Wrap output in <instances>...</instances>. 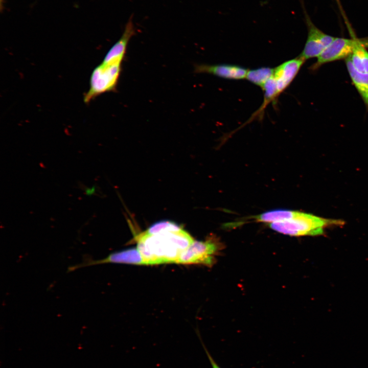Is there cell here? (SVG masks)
<instances>
[{
  "label": "cell",
  "mask_w": 368,
  "mask_h": 368,
  "mask_svg": "<svg viewBox=\"0 0 368 368\" xmlns=\"http://www.w3.org/2000/svg\"><path fill=\"white\" fill-rule=\"evenodd\" d=\"M136 248L146 265L176 263L180 254L194 241L183 228L179 231L149 235L145 232L134 237Z\"/></svg>",
  "instance_id": "1"
},
{
  "label": "cell",
  "mask_w": 368,
  "mask_h": 368,
  "mask_svg": "<svg viewBox=\"0 0 368 368\" xmlns=\"http://www.w3.org/2000/svg\"><path fill=\"white\" fill-rule=\"evenodd\" d=\"M130 39L128 34H122L107 52L101 63L93 70L90 76L89 88L84 95L85 103H89L100 95L116 89L122 64Z\"/></svg>",
  "instance_id": "2"
},
{
  "label": "cell",
  "mask_w": 368,
  "mask_h": 368,
  "mask_svg": "<svg viewBox=\"0 0 368 368\" xmlns=\"http://www.w3.org/2000/svg\"><path fill=\"white\" fill-rule=\"evenodd\" d=\"M339 220L326 219L315 215L298 212L292 218L268 224L272 230L286 235L298 237L318 236L324 233L329 225L343 224Z\"/></svg>",
  "instance_id": "3"
},
{
  "label": "cell",
  "mask_w": 368,
  "mask_h": 368,
  "mask_svg": "<svg viewBox=\"0 0 368 368\" xmlns=\"http://www.w3.org/2000/svg\"><path fill=\"white\" fill-rule=\"evenodd\" d=\"M219 244L215 237H209L205 241H195L180 255L177 264H199L212 266L219 249Z\"/></svg>",
  "instance_id": "4"
},
{
  "label": "cell",
  "mask_w": 368,
  "mask_h": 368,
  "mask_svg": "<svg viewBox=\"0 0 368 368\" xmlns=\"http://www.w3.org/2000/svg\"><path fill=\"white\" fill-rule=\"evenodd\" d=\"M307 27V38L303 51L299 56L307 60L318 57L331 44L335 37L323 32L312 22L309 17L303 0H300Z\"/></svg>",
  "instance_id": "5"
},
{
  "label": "cell",
  "mask_w": 368,
  "mask_h": 368,
  "mask_svg": "<svg viewBox=\"0 0 368 368\" xmlns=\"http://www.w3.org/2000/svg\"><path fill=\"white\" fill-rule=\"evenodd\" d=\"M364 40L352 36L351 38L335 37L327 48L317 57L316 61L310 67V70L315 71L322 65L345 59L352 54L354 48Z\"/></svg>",
  "instance_id": "6"
},
{
  "label": "cell",
  "mask_w": 368,
  "mask_h": 368,
  "mask_svg": "<svg viewBox=\"0 0 368 368\" xmlns=\"http://www.w3.org/2000/svg\"><path fill=\"white\" fill-rule=\"evenodd\" d=\"M107 263L146 265L145 261L138 249L133 248L111 253L102 259L93 260L89 258H85L81 263L69 266L67 272H71L85 267Z\"/></svg>",
  "instance_id": "7"
},
{
  "label": "cell",
  "mask_w": 368,
  "mask_h": 368,
  "mask_svg": "<svg viewBox=\"0 0 368 368\" xmlns=\"http://www.w3.org/2000/svg\"><path fill=\"white\" fill-rule=\"evenodd\" d=\"M305 61L298 56L288 60L274 68L273 75L281 94L291 83Z\"/></svg>",
  "instance_id": "8"
},
{
  "label": "cell",
  "mask_w": 368,
  "mask_h": 368,
  "mask_svg": "<svg viewBox=\"0 0 368 368\" xmlns=\"http://www.w3.org/2000/svg\"><path fill=\"white\" fill-rule=\"evenodd\" d=\"M248 70L240 66L230 64L210 65L196 64L194 73L208 74L217 77L232 80H240L246 78Z\"/></svg>",
  "instance_id": "9"
},
{
  "label": "cell",
  "mask_w": 368,
  "mask_h": 368,
  "mask_svg": "<svg viewBox=\"0 0 368 368\" xmlns=\"http://www.w3.org/2000/svg\"><path fill=\"white\" fill-rule=\"evenodd\" d=\"M346 64L349 74L356 89L360 95L368 111V73L357 71L348 57Z\"/></svg>",
  "instance_id": "10"
},
{
  "label": "cell",
  "mask_w": 368,
  "mask_h": 368,
  "mask_svg": "<svg viewBox=\"0 0 368 368\" xmlns=\"http://www.w3.org/2000/svg\"><path fill=\"white\" fill-rule=\"evenodd\" d=\"M368 37L354 48L349 57L354 67L358 72L368 73Z\"/></svg>",
  "instance_id": "11"
},
{
  "label": "cell",
  "mask_w": 368,
  "mask_h": 368,
  "mask_svg": "<svg viewBox=\"0 0 368 368\" xmlns=\"http://www.w3.org/2000/svg\"><path fill=\"white\" fill-rule=\"evenodd\" d=\"M298 213V211L292 210H275L253 216L252 218L257 222L269 224L290 219L295 217Z\"/></svg>",
  "instance_id": "12"
},
{
  "label": "cell",
  "mask_w": 368,
  "mask_h": 368,
  "mask_svg": "<svg viewBox=\"0 0 368 368\" xmlns=\"http://www.w3.org/2000/svg\"><path fill=\"white\" fill-rule=\"evenodd\" d=\"M274 71V68L268 67L248 70L246 79L262 88L266 82L273 76Z\"/></svg>",
  "instance_id": "13"
},
{
  "label": "cell",
  "mask_w": 368,
  "mask_h": 368,
  "mask_svg": "<svg viewBox=\"0 0 368 368\" xmlns=\"http://www.w3.org/2000/svg\"><path fill=\"white\" fill-rule=\"evenodd\" d=\"M182 226L175 222L162 220L152 224L145 232L149 235H155L169 232H176L182 229Z\"/></svg>",
  "instance_id": "14"
},
{
  "label": "cell",
  "mask_w": 368,
  "mask_h": 368,
  "mask_svg": "<svg viewBox=\"0 0 368 368\" xmlns=\"http://www.w3.org/2000/svg\"><path fill=\"white\" fill-rule=\"evenodd\" d=\"M201 344L202 346L203 349L204 351V352L206 353V356L208 358V359L210 362V364L212 366V368H221L219 365L217 364V363L215 361L213 357L212 356L211 354L209 352V350H208L207 348L204 344V343L201 341Z\"/></svg>",
  "instance_id": "15"
},
{
  "label": "cell",
  "mask_w": 368,
  "mask_h": 368,
  "mask_svg": "<svg viewBox=\"0 0 368 368\" xmlns=\"http://www.w3.org/2000/svg\"><path fill=\"white\" fill-rule=\"evenodd\" d=\"M84 191L86 195L91 196L95 194L96 191V187L95 185H94L91 188H85Z\"/></svg>",
  "instance_id": "16"
}]
</instances>
